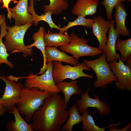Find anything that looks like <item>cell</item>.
Masks as SVG:
<instances>
[{
  "mask_svg": "<svg viewBox=\"0 0 131 131\" xmlns=\"http://www.w3.org/2000/svg\"><path fill=\"white\" fill-rule=\"evenodd\" d=\"M64 100L58 93L51 94L33 114L31 126L34 130L60 131L69 114Z\"/></svg>",
  "mask_w": 131,
  "mask_h": 131,
  "instance_id": "obj_1",
  "label": "cell"
},
{
  "mask_svg": "<svg viewBox=\"0 0 131 131\" xmlns=\"http://www.w3.org/2000/svg\"><path fill=\"white\" fill-rule=\"evenodd\" d=\"M51 92L33 88H23L19 100L16 104L19 112L25 120L30 121L34 112L43 104L45 99Z\"/></svg>",
  "mask_w": 131,
  "mask_h": 131,
  "instance_id": "obj_2",
  "label": "cell"
},
{
  "mask_svg": "<svg viewBox=\"0 0 131 131\" xmlns=\"http://www.w3.org/2000/svg\"><path fill=\"white\" fill-rule=\"evenodd\" d=\"M33 24L29 23L20 26L7 25V31L3 43L8 52L11 53L22 52L25 57L32 54L33 49L26 47L24 43V38L26 32Z\"/></svg>",
  "mask_w": 131,
  "mask_h": 131,
  "instance_id": "obj_3",
  "label": "cell"
},
{
  "mask_svg": "<svg viewBox=\"0 0 131 131\" xmlns=\"http://www.w3.org/2000/svg\"><path fill=\"white\" fill-rule=\"evenodd\" d=\"M106 53L103 52L102 55L97 59L83 61V62L92 69L96 74L97 79L93 83L96 88L106 89L108 84L117 81V77L112 72L106 61Z\"/></svg>",
  "mask_w": 131,
  "mask_h": 131,
  "instance_id": "obj_4",
  "label": "cell"
},
{
  "mask_svg": "<svg viewBox=\"0 0 131 131\" xmlns=\"http://www.w3.org/2000/svg\"><path fill=\"white\" fill-rule=\"evenodd\" d=\"M53 62L52 73L53 79L56 84L67 79L74 80L81 77L91 79L93 78L92 75L86 74L83 72L84 70L90 71L91 69L83 62L79 63L76 66H72L68 65L63 66L60 62L56 61Z\"/></svg>",
  "mask_w": 131,
  "mask_h": 131,
  "instance_id": "obj_5",
  "label": "cell"
},
{
  "mask_svg": "<svg viewBox=\"0 0 131 131\" xmlns=\"http://www.w3.org/2000/svg\"><path fill=\"white\" fill-rule=\"evenodd\" d=\"M71 40L68 45L60 47V50L65 53H69L73 55V57L78 60L82 57H94L102 54L103 52L98 48L90 46L88 44L87 39L79 37L74 33L70 34Z\"/></svg>",
  "mask_w": 131,
  "mask_h": 131,
  "instance_id": "obj_6",
  "label": "cell"
},
{
  "mask_svg": "<svg viewBox=\"0 0 131 131\" xmlns=\"http://www.w3.org/2000/svg\"><path fill=\"white\" fill-rule=\"evenodd\" d=\"M48 65L46 70L41 75H34L32 73L29 74L26 78L24 87L28 89L36 88L41 90L50 92L52 94L60 92L53 78V61Z\"/></svg>",
  "mask_w": 131,
  "mask_h": 131,
  "instance_id": "obj_7",
  "label": "cell"
},
{
  "mask_svg": "<svg viewBox=\"0 0 131 131\" xmlns=\"http://www.w3.org/2000/svg\"><path fill=\"white\" fill-rule=\"evenodd\" d=\"M0 78L6 84L4 92L2 97H0V104L6 112H10L19 101L24 86L20 82L16 83L10 76H0Z\"/></svg>",
  "mask_w": 131,
  "mask_h": 131,
  "instance_id": "obj_8",
  "label": "cell"
},
{
  "mask_svg": "<svg viewBox=\"0 0 131 131\" xmlns=\"http://www.w3.org/2000/svg\"><path fill=\"white\" fill-rule=\"evenodd\" d=\"M118 62L109 64L112 72L117 78L115 82L117 89L121 90H131V68L124 64L121 58Z\"/></svg>",
  "mask_w": 131,
  "mask_h": 131,
  "instance_id": "obj_9",
  "label": "cell"
},
{
  "mask_svg": "<svg viewBox=\"0 0 131 131\" xmlns=\"http://www.w3.org/2000/svg\"><path fill=\"white\" fill-rule=\"evenodd\" d=\"M89 90L90 83L86 91L82 94L81 98L77 101L79 111L82 114L86 109L93 107L98 109L99 114L108 115L111 112L109 104L100 100L98 95H94V98H90L88 95Z\"/></svg>",
  "mask_w": 131,
  "mask_h": 131,
  "instance_id": "obj_10",
  "label": "cell"
},
{
  "mask_svg": "<svg viewBox=\"0 0 131 131\" xmlns=\"http://www.w3.org/2000/svg\"><path fill=\"white\" fill-rule=\"evenodd\" d=\"M28 0H19L16 5L9 8L10 14L8 17L10 20L12 18L15 20V25L20 26L29 23H33V17L28 12Z\"/></svg>",
  "mask_w": 131,
  "mask_h": 131,
  "instance_id": "obj_11",
  "label": "cell"
},
{
  "mask_svg": "<svg viewBox=\"0 0 131 131\" xmlns=\"http://www.w3.org/2000/svg\"><path fill=\"white\" fill-rule=\"evenodd\" d=\"M93 19L92 32L98 41V48L104 52L107 39L106 34L110 27V22L100 16L94 17Z\"/></svg>",
  "mask_w": 131,
  "mask_h": 131,
  "instance_id": "obj_12",
  "label": "cell"
},
{
  "mask_svg": "<svg viewBox=\"0 0 131 131\" xmlns=\"http://www.w3.org/2000/svg\"><path fill=\"white\" fill-rule=\"evenodd\" d=\"M110 26L108 31V38L104 52L106 53V60L108 64L117 61L120 56L117 53L115 49V43L120 35L116 31L114 27L115 21L113 19L110 21Z\"/></svg>",
  "mask_w": 131,
  "mask_h": 131,
  "instance_id": "obj_13",
  "label": "cell"
},
{
  "mask_svg": "<svg viewBox=\"0 0 131 131\" xmlns=\"http://www.w3.org/2000/svg\"><path fill=\"white\" fill-rule=\"evenodd\" d=\"M98 3L97 0H76L71 12L75 15L84 17L92 16L96 13Z\"/></svg>",
  "mask_w": 131,
  "mask_h": 131,
  "instance_id": "obj_14",
  "label": "cell"
},
{
  "mask_svg": "<svg viewBox=\"0 0 131 131\" xmlns=\"http://www.w3.org/2000/svg\"><path fill=\"white\" fill-rule=\"evenodd\" d=\"M46 60L47 64L56 61L69 63L75 66L79 63L78 60L73 56H69L65 52H62L54 47H46Z\"/></svg>",
  "mask_w": 131,
  "mask_h": 131,
  "instance_id": "obj_15",
  "label": "cell"
},
{
  "mask_svg": "<svg viewBox=\"0 0 131 131\" xmlns=\"http://www.w3.org/2000/svg\"><path fill=\"white\" fill-rule=\"evenodd\" d=\"M116 13L114 17L116 22V31L120 35L129 37L130 34L129 31L125 25V21L128 14L126 12L125 6L121 3L115 7Z\"/></svg>",
  "mask_w": 131,
  "mask_h": 131,
  "instance_id": "obj_16",
  "label": "cell"
},
{
  "mask_svg": "<svg viewBox=\"0 0 131 131\" xmlns=\"http://www.w3.org/2000/svg\"><path fill=\"white\" fill-rule=\"evenodd\" d=\"M45 28L43 26L40 27L37 32L35 33L32 36V39L34 41L32 44L26 45L28 49L36 47L42 52L43 58V64L42 67L40 68V71L36 75L43 74L47 69L48 65L46 63L45 48L46 47L43 37L45 32Z\"/></svg>",
  "mask_w": 131,
  "mask_h": 131,
  "instance_id": "obj_17",
  "label": "cell"
},
{
  "mask_svg": "<svg viewBox=\"0 0 131 131\" xmlns=\"http://www.w3.org/2000/svg\"><path fill=\"white\" fill-rule=\"evenodd\" d=\"M13 114L15 120H11L8 123L6 128L8 131H34L31 123H27L21 116L18 110L15 106L11 111Z\"/></svg>",
  "mask_w": 131,
  "mask_h": 131,
  "instance_id": "obj_18",
  "label": "cell"
},
{
  "mask_svg": "<svg viewBox=\"0 0 131 131\" xmlns=\"http://www.w3.org/2000/svg\"><path fill=\"white\" fill-rule=\"evenodd\" d=\"M43 37L46 47H54L66 46L69 44L71 37L60 33L45 32Z\"/></svg>",
  "mask_w": 131,
  "mask_h": 131,
  "instance_id": "obj_19",
  "label": "cell"
},
{
  "mask_svg": "<svg viewBox=\"0 0 131 131\" xmlns=\"http://www.w3.org/2000/svg\"><path fill=\"white\" fill-rule=\"evenodd\" d=\"M78 81L73 80L70 82H61L56 84V85L62 92L64 95V100L65 106L67 107L71 97L75 94L80 95L81 93L77 83Z\"/></svg>",
  "mask_w": 131,
  "mask_h": 131,
  "instance_id": "obj_20",
  "label": "cell"
},
{
  "mask_svg": "<svg viewBox=\"0 0 131 131\" xmlns=\"http://www.w3.org/2000/svg\"><path fill=\"white\" fill-rule=\"evenodd\" d=\"M34 0H30L29 6H28V13L31 14L33 17V23L35 26L37 27L40 21H43L47 23L50 27L51 29L55 28L59 30L60 27L55 24L53 21L51 17L52 12L50 11H48L44 14L39 15L35 12L34 9Z\"/></svg>",
  "mask_w": 131,
  "mask_h": 131,
  "instance_id": "obj_21",
  "label": "cell"
},
{
  "mask_svg": "<svg viewBox=\"0 0 131 131\" xmlns=\"http://www.w3.org/2000/svg\"><path fill=\"white\" fill-rule=\"evenodd\" d=\"M89 111L86 109L82 116V129L83 131H105V129L109 127L117 125V124H110L109 126L103 128H100L97 126L91 114H89Z\"/></svg>",
  "mask_w": 131,
  "mask_h": 131,
  "instance_id": "obj_22",
  "label": "cell"
},
{
  "mask_svg": "<svg viewBox=\"0 0 131 131\" xmlns=\"http://www.w3.org/2000/svg\"><path fill=\"white\" fill-rule=\"evenodd\" d=\"M6 17L4 16L2 24L1 26L0 35V65L2 63L7 65L11 68H14V65L12 62L9 61L8 59V57L10 54L7 52V49L2 41V39L7 31V25L5 22Z\"/></svg>",
  "mask_w": 131,
  "mask_h": 131,
  "instance_id": "obj_23",
  "label": "cell"
},
{
  "mask_svg": "<svg viewBox=\"0 0 131 131\" xmlns=\"http://www.w3.org/2000/svg\"><path fill=\"white\" fill-rule=\"evenodd\" d=\"M76 103L70 108L68 111L69 118L66 123L62 128V131H72L73 128L75 125L82 122V117L79 113Z\"/></svg>",
  "mask_w": 131,
  "mask_h": 131,
  "instance_id": "obj_24",
  "label": "cell"
},
{
  "mask_svg": "<svg viewBox=\"0 0 131 131\" xmlns=\"http://www.w3.org/2000/svg\"><path fill=\"white\" fill-rule=\"evenodd\" d=\"M115 49L120 52L121 60L123 63H125L131 56V38L125 40L121 39L117 40Z\"/></svg>",
  "mask_w": 131,
  "mask_h": 131,
  "instance_id": "obj_25",
  "label": "cell"
},
{
  "mask_svg": "<svg viewBox=\"0 0 131 131\" xmlns=\"http://www.w3.org/2000/svg\"><path fill=\"white\" fill-rule=\"evenodd\" d=\"M49 3L43 6V11L46 12L48 11L52 12L53 14L58 15L64 10H67L68 4L65 0H49Z\"/></svg>",
  "mask_w": 131,
  "mask_h": 131,
  "instance_id": "obj_26",
  "label": "cell"
},
{
  "mask_svg": "<svg viewBox=\"0 0 131 131\" xmlns=\"http://www.w3.org/2000/svg\"><path fill=\"white\" fill-rule=\"evenodd\" d=\"M93 21V19L86 18L82 16H78L77 18L72 22H69L67 25L63 28H60V33H64L70 28L76 25L83 26L89 28H92Z\"/></svg>",
  "mask_w": 131,
  "mask_h": 131,
  "instance_id": "obj_27",
  "label": "cell"
},
{
  "mask_svg": "<svg viewBox=\"0 0 131 131\" xmlns=\"http://www.w3.org/2000/svg\"><path fill=\"white\" fill-rule=\"evenodd\" d=\"M126 0H103L101 3L104 6L106 10V16L110 21L112 19V12L114 8L121 3L125 2Z\"/></svg>",
  "mask_w": 131,
  "mask_h": 131,
  "instance_id": "obj_28",
  "label": "cell"
},
{
  "mask_svg": "<svg viewBox=\"0 0 131 131\" xmlns=\"http://www.w3.org/2000/svg\"><path fill=\"white\" fill-rule=\"evenodd\" d=\"M11 0H2L3 5L2 7L3 8H5L8 11V15L10 14L9 8V5Z\"/></svg>",
  "mask_w": 131,
  "mask_h": 131,
  "instance_id": "obj_29",
  "label": "cell"
},
{
  "mask_svg": "<svg viewBox=\"0 0 131 131\" xmlns=\"http://www.w3.org/2000/svg\"><path fill=\"white\" fill-rule=\"evenodd\" d=\"M131 123H130L128 124L125 127L121 130H120L119 131H131Z\"/></svg>",
  "mask_w": 131,
  "mask_h": 131,
  "instance_id": "obj_30",
  "label": "cell"
},
{
  "mask_svg": "<svg viewBox=\"0 0 131 131\" xmlns=\"http://www.w3.org/2000/svg\"><path fill=\"white\" fill-rule=\"evenodd\" d=\"M5 112L3 106L1 104H0V117L3 116Z\"/></svg>",
  "mask_w": 131,
  "mask_h": 131,
  "instance_id": "obj_31",
  "label": "cell"
},
{
  "mask_svg": "<svg viewBox=\"0 0 131 131\" xmlns=\"http://www.w3.org/2000/svg\"><path fill=\"white\" fill-rule=\"evenodd\" d=\"M125 63L126 65L131 68V56L128 58Z\"/></svg>",
  "mask_w": 131,
  "mask_h": 131,
  "instance_id": "obj_32",
  "label": "cell"
},
{
  "mask_svg": "<svg viewBox=\"0 0 131 131\" xmlns=\"http://www.w3.org/2000/svg\"><path fill=\"white\" fill-rule=\"evenodd\" d=\"M4 15L3 16L0 14V26L2 25L4 17Z\"/></svg>",
  "mask_w": 131,
  "mask_h": 131,
  "instance_id": "obj_33",
  "label": "cell"
},
{
  "mask_svg": "<svg viewBox=\"0 0 131 131\" xmlns=\"http://www.w3.org/2000/svg\"><path fill=\"white\" fill-rule=\"evenodd\" d=\"M2 2V0H0V4H1Z\"/></svg>",
  "mask_w": 131,
  "mask_h": 131,
  "instance_id": "obj_34",
  "label": "cell"
},
{
  "mask_svg": "<svg viewBox=\"0 0 131 131\" xmlns=\"http://www.w3.org/2000/svg\"><path fill=\"white\" fill-rule=\"evenodd\" d=\"M65 1H69V0H65Z\"/></svg>",
  "mask_w": 131,
  "mask_h": 131,
  "instance_id": "obj_35",
  "label": "cell"
}]
</instances>
